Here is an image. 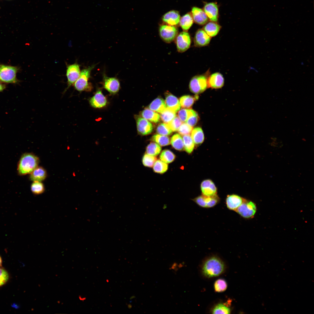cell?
Here are the masks:
<instances>
[{
  "label": "cell",
  "instance_id": "6da1fadb",
  "mask_svg": "<svg viewBox=\"0 0 314 314\" xmlns=\"http://www.w3.org/2000/svg\"><path fill=\"white\" fill-rule=\"evenodd\" d=\"M225 269V265L223 260L217 256H213L203 261L201 266V272L204 277L210 278L222 274Z\"/></svg>",
  "mask_w": 314,
  "mask_h": 314
},
{
  "label": "cell",
  "instance_id": "7a4b0ae2",
  "mask_svg": "<svg viewBox=\"0 0 314 314\" xmlns=\"http://www.w3.org/2000/svg\"><path fill=\"white\" fill-rule=\"evenodd\" d=\"M39 163V158L31 153H26L21 156L17 167L19 174L24 175L30 174L36 167Z\"/></svg>",
  "mask_w": 314,
  "mask_h": 314
},
{
  "label": "cell",
  "instance_id": "3957f363",
  "mask_svg": "<svg viewBox=\"0 0 314 314\" xmlns=\"http://www.w3.org/2000/svg\"><path fill=\"white\" fill-rule=\"evenodd\" d=\"M95 67L92 65L83 69L80 72L79 76L73 84L75 89L79 92L89 91L92 89L91 84L88 82L90 77L91 72Z\"/></svg>",
  "mask_w": 314,
  "mask_h": 314
},
{
  "label": "cell",
  "instance_id": "277c9868",
  "mask_svg": "<svg viewBox=\"0 0 314 314\" xmlns=\"http://www.w3.org/2000/svg\"><path fill=\"white\" fill-rule=\"evenodd\" d=\"M207 73L206 74L197 75L191 79L189 84L190 91L192 93L198 94L204 92L208 87Z\"/></svg>",
  "mask_w": 314,
  "mask_h": 314
},
{
  "label": "cell",
  "instance_id": "5b68a950",
  "mask_svg": "<svg viewBox=\"0 0 314 314\" xmlns=\"http://www.w3.org/2000/svg\"><path fill=\"white\" fill-rule=\"evenodd\" d=\"M18 70L16 67L0 65V81L8 83H15L17 81L16 74Z\"/></svg>",
  "mask_w": 314,
  "mask_h": 314
},
{
  "label": "cell",
  "instance_id": "8992f818",
  "mask_svg": "<svg viewBox=\"0 0 314 314\" xmlns=\"http://www.w3.org/2000/svg\"><path fill=\"white\" fill-rule=\"evenodd\" d=\"M159 32L160 38L164 42L170 43L176 37L178 30L174 26L162 25L159 27Z\"/></svg>",
  "mask_w": 314,
  "mask_h": 314
},
{
  "label": "cell",
  "instance_id": "52a82bcc",
  "mask_svg": "<svg viewBox=\"0 0 314 314\" xmlns=\"http://www.w3.org/2000/svg\"><path fill=\"white\" fill-rule=\"evenodd\" d=\"M256 210V204L253 202L245 199L235 212L243 217L249 219L254 217Z\"/></svg>",
  "mask_w": 314,
  "mask_h": 314
},
{
  "label": "cell",
  "instance_id": "ba28073f",
  "mask_svg": "<svg viewBox=\"0 0 314 314\" xmlns=\"http://www.w3.org/2000/svg\"><path fill=\"white\" fill-rule=\"evenodd\" d=\"M80 66L77 63L67 66L66 76L67 80V86L65 91L74 84L78 78L80 73Z\"/></svg>",
  "mask_w": 314,
  "mask_h": 314
},
{
  "label": "cell",
  "instance_id": "9c48e42d",
  "mask_svg": "<svg viewBox=\"0 0 314 314\" xmlns=\"http://www.w3.org/2000/svg\"><path fill=\"white\" fill-rule=\"evenodd\" d=\"M176 43L177 51L180 53L183 52L190 47L191 39L188 33L186 31L182 32L176 36Z\"/></svg>",
  "mask_w": 314,
  "mask_h": 314
},
{
  "label": "cell",
  "instance_id": "30bf717a",
  "mask_svg": "<svg viewBox=\"0 0 314 314\" xmlns=\"http://www.w3.org/2000/svg\"><path fill=\"white\" fill-rule=\"evenodd\" d=\"M137 130L140 135H145L151 133L153 130L152 124L140 116L135 115Z\"/></svg>",
  "mask_w": 314,
  "mask_h": 314
},
{
  "label": "cell",
  "instance_id": "8fae6325",
  "mask_svg": "<svg viewBox=\"0 0 314 314\" xmlns=\"http://www.w3.org/2000/svg\"><path fill=\"white\" fill-rule=\"evenodd\" d=\"M103 85L104 89L111 94L117 93L120 88V82L116 77H109L105 74L103 75Z\"/></svg>",
  "mask_w": 314,
  "mask_h": 314
},
{
  "label": "cell",
  "instance_id": "7c38bea8",
  "mask_svg": "<svg viewBox=\"0 0 314 314\" xmlns=\"http://www.w3.org/2000/svg\"><path fill=\"white\" fill-rule=\"evenodd\" d=\"M210 40L211 37L203 30L199 29L195 33L194 38V44L197 47H204L209 44Z\"/></svg>",
  "mask_w": 314,
  "mask_h": 314
},
{
  "label": "cell",
  "instance_id": "4fadbf2b",
  "mask_svg": "<svg viewBox=\"0 0 314 314\" xmlns=\"http://www.w3.org/2000/svg\"><path fill=\"white\" fill-rule=\"evenodd\" d=\"M90 105L95 108H101L105 106L107 101L106 97L101 90H99L89 100Z\"/></svg>",
  "mask_w": 314,
  "mask_h": 314
},
{
  "label": "cell",
  "instance_id": "5bb4252c",
  "mask_svg": "<svg viewBox=\"0 0 314 314\" xmlns=\"http://www.w3.org/2000/svg\"><path fill=\"white\" fill-rule=\"evenodd\" d=\"M207 83L209 87L215 89L221 88L224 85V78L220 73L215 72L208 77Z\"/></svg>",
  "mask_w": 314,
  "mask_h": 314
},
{
  "label": "cell",
  "instance_id": "9a60e30c",
  "mask_svg": "<svg viewBox=\"0 0 314 314\" xmlns=\"http://www.w3.org/2000/svg\"><path fill=\"white\" fill-rule=\"evenodd\" d=\"M245 199L238 195H231L227 196L226 200V204L229 209L235 211Z\"/></svg>",
  "mask_w": 314,
  "mask_h": 314
},
{
  "label": "cell",
  "instance_id": "2e32d148",
  "mask_svg": "<svg viewBox=\"0 0 314 314\" xmlns=\"http://www.w3.org/2000/svg\"><path fill=\"white\" fill-rule=\"evenodd\" d=\"M202 195L206 196H211L217 193V188L213 182L210 179L203 181L201 184Z\"/></svg>",
  "mask_w": 314,
  "mask_h": 314
},
{
  "label": "cell",
  "instance_id": "e0dca14e",
  "mask_svg": "<svg viewBox=\"0 0 314 314\" xmlns=\"http://www.w3.org/2000/svg\"><path fill=\"white\" fill-rule=\"evenodd\" d=\"M191 12L193 20L196 23L203 25L207 22L208 17L204 11L201 9L194 7L192 8Z\"/></svg>",
  "mask_w": 314,
  "mask_h": 314
},
{
  "label": "cell",
  "instance_id": "ac0fdd59",
  "mask_svg": "<svg viewBox=\"0 0 314 314\" xmlns=\"http://www.w3.org/2000/svg\"><path fill=\"white\" fill-rule=\"evenodd\" d=\"M162 19L163 21L167 25L174 26L179 23L180 16L178 11L172 10L165 14Z\"/></svg>",
  "mask_w": 314,
  "mask_h": 314
},
{
  "label": "cell",
  "instance_id": "d6986e66",
  "mask_svg": "<svg viewBox=\"0 0 314 314\" xmlns=\"http://www.w3.org/2000/svg\"><path fill=\"white\" fill-rule=\"evenodd\" d=\"M204 10L208 18L213 22L218 20V9L217 5L214 3H207L204 7Z\"/></svg>",
  "mask_w": 314,
  "mask_h": 314
},
{
  "label": "cell",
  "instance_id": "ffe728a7",
  "mask_svg": "<svg viewBox=\"0 0 314 314\" xmlns=\"http://www.w3.org/2000/svg\"><path fill=\"white\" fill-rule=\"evenodd\" d=\"M165 96V103L166 106L175 112L181 108V105L178 99L172 94L167 93Z\"/></svg>",
  "mask_w": 314,
  "mask_h": 314
},
{
  "label": "cell",
  "instance_id": "44dd1931",
  "mask_svg": "<svg viewBox=\"0 0 314 314\" xmlns=\"http://www.w3.org/2000/svg\"><path fill=\"white\" fill-rule=\"evenodd\" d=\"M46 176L45 170L42 167L38 166L30 173V178L33 181L41 182L44 180Z\"/></svg>",
  "mask_w": 314,
  "mask_h": 314
},
{
  "label": "cell",
  "instance_id": "7402d4cb",
  "mask_svg": "<svg viewBox=\"0 0 314 314\" xmlns=\"http://www.w3.org/2000/svg\"><path fill=\"white\" fill-rule=\"evenodd\" d=\"M140 116L148 121L154 123L159 122L160 119L159 114L147 108H145L141 112Z\"/></svg>",
  "mask_w": 314,
  "mask_h": 314
},
{
  "label": "cell",
  "instance_id": "603a6c76",
  "mask_svg": "<svg viewBox=\"0 0 314 314\" xmlns=\"http://www.w3.org/2000/svg\"><path fill=\"white\" fill-rule=\"evenodd\" d=\"M165 101L162 98L157 97L150 104L149 108L155 112L161 113L166 108Z\"/></svg>",
  "mask_w": 314,
  "mask_h": 314
},
{
  "label": "cell",
  "instance_id": "cb8c5ba5",
  "mask_svg": "<svg viewBox=\"0 0 314 314\" xmlns=\"http://www.w3.org/2000/svg\"><path fill=\"white\" fill-rule=\"evenodd\" d=\"M221 26L214 22L208 23L204 27V30L210 37L215 36L219 33Z\"/></svg>",
  "mask_w": 314,
  "mask_h": 314
},
{
  "label": "cell",
  "instance_id": "d4e9b609",
  "mask_svg": "<svg viewBox=\"0 0 314 314\" xmlns=\"http://www.w3.org/2000/svg\"><path fill=\"white\" fill-rule=\"evenodd\" d=\"M198 98L197 95H195L194 96L189 95L182 96L179 99L181 106L184 108H190Z\"/></svg>",
  "mask_w": 314,
  "mask_h": 314
},
{
  "label": "cell",
  "instance_id": "484cf974",
  "mask_svg": "<svg viewBox=\"0 0 314 314\" xmlns=\"http://www.w3.org/2000/svg\"><path fill=\"white\" fill-rule=\"evenodd\" d=\"M191 137L195 144L196 145L201 144L204 140L203 131L199 127H196L192 130Z\"/></svg>",
  "mask_w": 314,
  "mask_h": 314
},
{
  "label": "cell",
  "instance_id": "4316f807",
  "mask_svg": "<svg viewBox=\"0 0 314 314\" xmlns=\"http://www.w3.org/2000/svg\"><path fill=\"white\" fill-rule=\"evenodd\" d=\"M193 21L192 15L189 13H188L180 19L179 23L182 29L186 31L191 26Z\"/></svg>",
  "mask_w": 314,
  "mask_h": 314
},
{
  "label": "cell",
  "instance_id": "83f0119b",
  "mask_svg": "<svg viewBox=\"0 0 314 314\" xmlns=\"http://www.w3.org/2000/svg\"><path fill=\"white\" fill-rule=\"evenodd\" d=\"M171 144L172 147L178 151L183 150L184 148V144L182 138L178 133H176L172 137Z\"/></svg>",
  "mask_w": 314,
  "mask_h": 314
},
{
  "label": "cell",
  "instance_id": "f1b7e54d",
  "mask_svg": "<svg viewBox=\"0 0 314 314\" xmlns=\"http://www.w3.org/2000/svg\"><path fill=\"white\" fill-rule=\"evenodd\" d=\"M160 117L165 123L168 124L176 116V112L172 109L166 107L164 111L160 113Z\"/></svg>",
  "mask_w": 314,
  "mask_h": 314
},
{
  "label": "cell",
  "instance_id": "f546056e",
  "mask_svg": "<svg viewBox=\"0 0 314 314\" xmlns=\"http://www.w3.org/2000/svg\"><path fill=\"white\" fill-rule=\"evenodd\" d=\"M151 140L161 146L168 145L170 143V139L169 137L158 134L153 135L151 137Z\"/></svg>",
  "mask_w": 314,
  "mask_h": 314
},
{
  "label": "cell",
  "instance_id": "4dcf8cb0",
  "mask_svg": "<svg viewBox=\"0 0 314 314\" xmlns=\"http://www.w3.org/2000/svg\"><path fill=\"white\" fill-rule=\"evenodd\" d=\"M231 309L225 304L220 303L215 305L211 311L213 314H230Z\"/></svg>",
  "mask_w": 314,
  "mask_h": 314
},
{
  "label": "cell",
  "instance_id": "1f68e13d",
  "mask_svg": "<svg viewBox=\"0 0 314 314\" xmlns=\"http://www.w3.org/2000/svg\"><path fill=\"white\" fill-rule=\"evenodd\" d=\"M182 138L185 150L188 154L191 153L195 147V144L191 136L190 135H183Z\"/></svg>",
  "mask_w": 314,
  "mask_h": 314
},
{
  "label": "cell",
  "instance_id": "d6a6232c",
  "mask_svg": "<svg viewBox=\"0 0 314 314\" xmlns=\"http://www.w3.org/2000/svg\"><path fill=\"white\" fill-rule=\"evenodd\" d=\"M204 196V208L213 207L217 204L220 201V198L217 195L211 196Z\"/></svg>",
  "mask_w": 314,
  "mask_h": 314
},
{
  "label": "cell",
  "instance_id": "836d02e7",
  "mask_svg": "<svg viewBox=\"0 0 314 314\" xmlns=\"http://www.w3.org/2000/svg\"><path fill=\"white\" fill-rule=\"evenodd\" d=\"M161 150L159 145L156 143L151 142L147 147L146 151L147 154L155 156L160 154Z\"/></svg>",
  "mask_w": 314,
  "mask_h": 314
},
{
  "label": "cell",
  "instance_id": "e575fe53",
  "mask_svg": "<svg viewBox=\"0 0 314 314\" xmlns=\"http://www.w3.org/2000/svg\"><path fill=\"white\" fill-rule=\"evenodd\" d=\"M175 158V156L171 151L168 149L163 150L161 152L160 158L162 161L169 163L172 162Z\"/></svg>",
  "mask_w": 314,
  "mask_h": 314
},
{
  "label": "cell",
  "instance_id": "d590c367",
  "mask_svg": "<svg viewBox=\"0 0 314 314\" xmlns=\"http://www.w3.org/2000/svg\"><path fill=\"white\" fill-rule=\"evenodd\" d=\"M168 168V165L160 160H156L153 167L154 171L155 172L160 174L165 172Z\"/></svg>",
  "mask_w": 314,
  "mask_h": 314
},
{
  "label": "cell",
  "instance_id": "8d00e7d4",
  "mask_svg": "<svg viewBox=\"0 0 314 314\" xmlns=\"http://www.w3.org/2000/svg\"><path fill=\"white\" fill-rule=\"evenodd\" d=\"M196 112L191 109H182L179 110L178 113V116L182 122H185L188 119Z\"/></svg>",
  "mask_w": 314,
  "mask_h": 314
},
{
  "label": "cell",
  "instance_id": "74e56055",
  "mask_svg": "<svg viewBox=\"0 0 314 314\" xmlns=\"http://www.w3.org/2000/svg\"><path fill=\"white\" fill-rule=\"evenodd\" d=\"M156 132L158 134L167 136L170 135L172 131L167 124L162 123L157 127Z\"/></svg>",
  "mask_w": 314,
  "mask_h": 314
},
{
  "label": "cell",
  "instance_id": "f35d334b",
  "mask_svg": "<svg viewBox=\"0 0 314 314\" xmlns=\"http://www.w3.org/2000/svg\"><path fill=\"white\" fill-rule=\"evenodd\" d=\"M227 285L226 281L223 279H218L214 283L215 290L217 292H223L226 290Z\"/></svg>",
  "mask_w": 314,
  "mask_h": 314
},
{
  "label": "cell",
  "instance_id": "ab89813d",
  "mask_svg": "<svg viewBox=\"0 0 314 314\" xmlns=\"http://www.w3.org/2000/svg\"><path fill=\"white\" fill-rule=\"evenodd\" d=\"M31 190L33 194L39 195L44 192V188L41 182L33 181L31 186Z\"/></svg>",
  "mask_w": 314,
  "mask_h": 314
},
{
  "label": "cell",
  "instance_id": "60d3db41",
  "mask_svg": "<svg viewBox=\"0 0 314 314\" xmlns=\"http://www.w3.org/2000/svg\"><path fill=\"white\" fill-rule=\"evenodd\" d=\"M156 160L157 158L155 156H151L146 154L143 155L142 162L144 166L151 167H153Z\"/></svg>",
  "mask_w": 314,
  "mask_h": 314
},
{
  "label": "cell",
  "instance_id": "b9f144b4",
  "mask_svg": "<svg viewBox=\"0 0 314 314\" xmlns=\"http://www.w3.org/2000/svg\"><path fill=\"white\" fill-rule=\"evenodd\" d=\"M192 130V127L184 122L181 125L177 131L180 134L183 135H190Z\"/></svg>",
  "mask_w": 314,
  "mask_h": 314
},
{
  "label": "cell",
  "instance_id": "7bdbcfd3",
  "mask_svg": "<svg viewBox=\"0 0 314 314\" xmlns=\"http://www.w3.org/2000/svg\"><path fill=\"white\" fill-rule=\"evenodd\" d=\"M182 122L177 116L175 117L170 122L167 124L172 131H178Z\"/></svg>",
  "mask_w": 314,
  "mask_h": 314
},
{
  "label": "cell",
  "instance_id": "ee69618b",
  "mask_svg": "<svg viewBox=\"0 0 314 314\" xmlns=\"http://www.w3.org/2000/svg\"><path fill=\"white\" fill-rule=\"evenodd\" d=\"M9 278V276L8 272L4 268L0 267V287L6 283Z\"/></svg>",
  "mask_w": 314,
  "mask_h": 314
},
{
  "label": "cell",
  "instance_id": "f6af8a7d",
  "mask_svg": "<svg viewBox=\"0 0 314 314\" xmlns=\"http://www.w3.org/2000/svg\"><path fill=\"white\" fill-rule=\"evenodd\" d=\"M199 119L198 114L196 112L191 116L185 122L190 126L193 127L196 125Z\"/></svg>",
  "mask_w": 314,
  "mask_h": 314
},
{
  "label": "cell",
  "instance_id": "bcb514c9",
  "mask_svg": "<svg viewBox=\"0 0 314 314\" xmlns=\"http://www.w3.org/2000/svg\"><path fill=\"white\" fill-rule=\"evenodd\" d=\"M5 88V85L4 84H2L0 81V92L3 91Z\"/></svg>",
  "mask_w": 314,
  "mask_h": 314
},
{
  "label": "cell",
  "instance_id": "7dc6e473",
  "mask_svg": "<svg viewBox=\"0 0 314 314\" xmlns=\"http://www.w3.org/2000/svg\"><path fill=\"white\" fill-rule=\"evenodd\" d=\"M2 261L1 256H0V267H2Z\"/></svg>",
  "mask_w": 314,
  "mask_h": 314
},
{
  "label": "cell",
  "instance_id": "c3c4849f",
  "mask_svg": "<svg viewBox=\"0 0 314 314\" xmlns=\"http://www.w3.org/2000/svg\"><path fill=\"white\" fill-rule=\"evenodd\" d=\"M127 306H128V307L129 309H130V308H131L132 307V305L131 304H128Z\"/></svg>",
  "mask_w": 314,
  "mask_h": 314
},
{
  "label": "cell",
  "instance_id": "681fc988",
  "mask_svg": "<svg viewBox=\"0 0 314 314\" xmlns=\"http://www.w3.org/2000/svg\"><path fill=\"white\" fill-rule=\"evenodd\" d=\"M106 282H108H108H109V280H108V279H107L106 280Z\"/></svg>",
  "mask_w": 314,
  "mask_h": 314
}]
</instances>
